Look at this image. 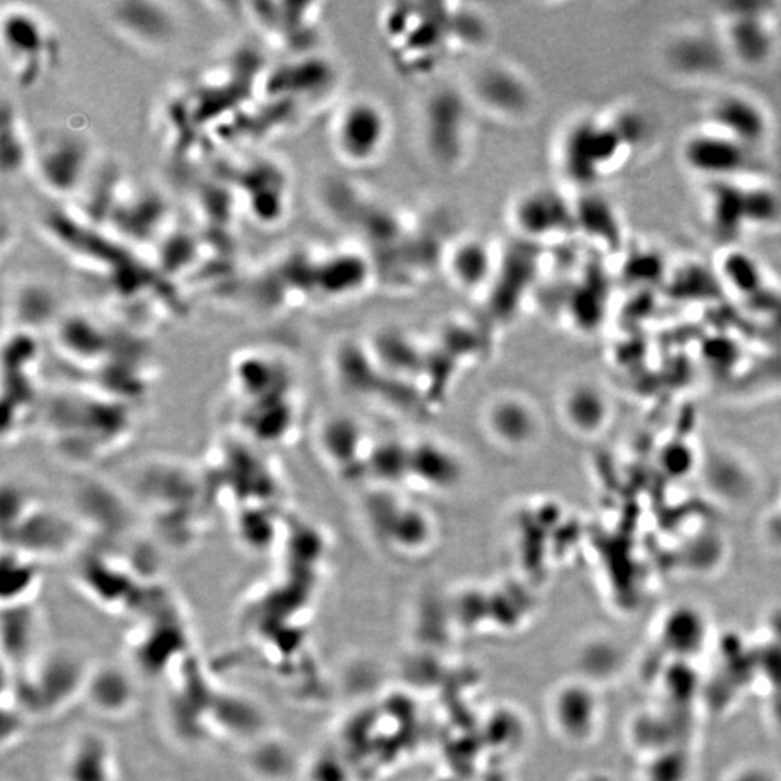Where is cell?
Instances as JSON below:
<instances>
[{
	"label": "cell",
	"mask_w": 781,
	"mask_h": 781,
	"mask_svg": "<svg viewBox=\"0 0 781 781\" xmlns=\"http://www.w3.org/2000/svg\"><path fill=\"white\" fill-rule=\"evenodd\" d=\"M708 126L721 134L761 151L771 134L767 109L748 93H719L708 108Z\"/></svg>",
	"instance_id": "cell-7"
},
{
	"label": "cell",
	"mask_w": 781,
	"mask_h": 781,
	"mask_svg": "<svg viewBox=\"0 0 781 781\" xmlns=\"http://www.w3.org/2000/svg\"><path fill=\"white\" fill-rule=\"evenodd\" d=\"M391 118L371 97H358L346 103L333 125V144L348 164H374L387 151L391 139Z\"/></svg>",
	"instance_id": "cell-2"
},
{
	"label": "cell",
	"mask_w": 781,
	"mask_h": 781,
	"mask_svg": "<svg viewBox=\"0 0 781 781\" xmlns=\"http://www.w3.org/2000/svg\"><path fill=\"white\" fill-rule=\"evenodd\" d=\"M66 781H116L115 755L108 740L96 732H83L68 748L64 763Z\"/></svg>",
	"instance_id": "cell-14"
},
{
	"label": "cell",
	"mask_w": 781,
	"mask_h": 781,
	"mask_svg": "<svg viewBox=\"0 0 781 781\" xmlns=\"http://www.w3.org/2000/svg\"><path fill=\"white\" fill-rule=\"evenodd\" d=\"M498 268V255L484 239H463L453 246L447 256L450 277L466 291L488 287L492 278L498 274Z\"/></svg>",
	"instance_id": "cell-13"
},
{
	"label": "cell",
	"mask_w": 781,
	"mask_h": 781,
	"mask_svg": "<svg viewBox=\"0 0 781 781\" xmlns=\"http://www.w3.org/2000/svg\"><path fill=\"white\" fill-rule=\"evenodd\" d=\"M666 66L683 79H712L719 76L731 58L721 34L687 29L667 42Z\"/></svg>",
	"instance_id": "cell-8"
},
{
	"label": "cell",
	"mask_w": 781,
	"mask_h": 781,
	"mask_svg": "<svg viewBox=\"0 0 781 781\" xmlns=\"http://www.w3.org/2000/svg\"><path fill=\"white\" fill-rule=\"evenodd\" d=\"M512 222L521 235L533 243L563 235L575 225V212L556 191H527L512 206Z\"/></svg>",
	"instance_id": "cell-9"
},
{
	"label": "cell",
	"mask_w": 781,
	"mask_h": 781,
	"mask_svg": "<svg viewBox=\"0 0 781 781\" xmlns=\"http://www.w3.org/2000/svg\"><path fill=\"white\" fill-rule=\"evenodd\" d=\"M724 271L728 280L738 288L751 287L760 278V268L754 259L744 252L729 254L724 262Z\"/></svg>",
	"instance_id": "cell-21"
},
{
	"label": "cell",
	"mask_w": 781,
	"mask_h": 781,
	"mask_svg": "<svg viewBox=\"0 0 781 781\" xmlns=\"http://www.w3.org/2000/svg\"><path fill=\"white\" fill-rule=\"evenodd\" d=\"M757 149L705 126L687 136L682 155L686 167L711 181H737L758 167Z\"/></svg>",
	"instance_id": "cell-3"
},
{
	"label": "cell",
	"mask_w": 781,
	"mask_h": 781,
	"mask_svg": "<svg viewBox=\"0 0 781 781\" xmlns=\"http://www.w3.org/2000/svg\"><path fill=\"white\" fill-rule=\"evenodd\" d=\"M706 207L716 235L731 239L747 226L745 189L737 181H712Z\"/></svg>",
	"instance_id": "cell-17"
},
{
	"label": "cell",
	"mask_w": 781,
	"mask_h": 781,
	"mask_svg": "<svg viewBox=\"0 0 781 781\" xmlns=\"http://www.w3.org/2000/svg\"><path fill=\"white\" fill-rule=\"evenodd\" d=\"M562 167L566 176L589 186L612 170L628 148L612 122L580 119L563 138Z\"/></svg>",
	"instance_id": "cell-1"
},
{
	"label": "cell",
	"mask_w": 781,
	"mask_h": 781,
	"mask_svg": "<svg viewBox=\"0 0 781 781\" xmlns=\"http://www.w3.org/2000/svg\"><path fill=\"white\" fill-rule=\"evenodd\" d=\"M110 18L128 37L144 44H165L173 38L176 29L173 14L161 3H115L110 9Z\"/></svg>",
	"instance_id": "cell-11"
},
{
	"label": "cell",
	"mask_w": 781,
	"mask_h": 781,
	"mask_svg": "<svg viewBox=\"0 0 781 781\" xmlns=\"http://www.w3.org/2000/svg\"><path fill=\"white\" fill-rule=\"evenodd\" d=\"M562 410L570 429L583 436L604 430L612 413L608 395L592 382L572 385L563 397Z\"/></svg>",
	"instance_id": "cell-16"
},
{
	"label": "cell",
	"mask_w": 781,
	"mask_h": 781,
	"mask_svg": "<svg viewBox=\"0 0 781 781\" xmlns=\"http://www.w3.org/2000/svg\"><path fill=\"white\" fill-rule=\"evenodd\" d=\"M366 518L375 536L391 547H421L430 543L433 527L429 518L405 499L392 498L391 489L379 488L366 502Z\"/></svg>",
	"instance_id": "cell-6"
},
{
	"label": "cell",
	"mask_w": 781,
	"mask_h": 781,
	"mask_svg": "<svg viewBox=\"0 0 781 781\" xmlns=\"http://www.w3.org/2000/svg\"><path fill=\"white\" fill-rule=\"evenodd\" d=\"M745 212H747V226L766 228L774 225L781 215L779 196L764 186L745 189Z\"/></svg>",
	"instance_id": "cell-19"
},
{
	"label": "cell",
	"mask_w": 781,
	"mask_h": 781,
	"mask_svg": "<svg viewBox=\"0 0 781 781\" xmlns=\"http://www.w3.org/2000/svg\"><path fill=\"white\" fill-rule=\"evenodd\" d=\"M84 693L97 711L105 715L126 714L135 701L134 686L128 676L112 667L92 670Z\"/></svg>",
	"instance_id": "cell-18"
},
{
	"label": "cell",
	"mask_w": 781,
	"mask_h": 781,
	"mask_svg": "<svg viewBox=\"0 0 781 781\" xmlns=\"http://www.w3.org/2000/svg\"><path fill=\"white\" fill-rule=\"evenodd\" d=\"M24 135L14 113L3 112L2 122V167L3 171H15L25 160Z\"/></svg>",
	"instance_id": "cell-20"
},
{
	"label": "cell",
	"mask_w": 781,
	"mask_h": 781,
	"mask_svg": "<svg viewBox=\"0 0 781 781\" xmlns=\"http://www.w3.org/2000/svg\"><path fill=\"white\" fill-rule=\"evenodd\" d=\"M48 38L40 22L28 12L14 11L3 19V45L21 84L32 83L41 73L42 53L48 51Z\"/></svg>",
	"instance_id": "cell-10"
},
{
	"label": "cell",
	"mask_w": 781,
	"mask_h": 781,
	"mask_svg": "<svg viewBox=\"0 0 781 781\" xmlns=\"http://www.w3.org/2000/svg\"><path fill=\"white\" fill-rule=\"evenodd\" d=\"M770 5L764 3H731L721 28L722 40L731 61L742 66L761 67L776 54L777 34Z\"/></svg>",
	"instance_id": "cell-4"
},
{
	"label": "cell",
	"mask_w": 781,
	"mask_h": 781,
	"mask_svg": "<svg viewBox=\"0 0 781 781\" xmlns=\"http://www.w3.org/2000/svg\"><path fill=\"white\" fill-rule=\"evenodd\" d=\"M486 426L497 442L510 447L530 445L539 431V418L527 401L497 398L486 413Z\"/></svg>",
	"instance_id": "cell-15"
},
{
	"label": "cell",
	"mask_w": 781,
	"mask_h": 781,
	"mask_svg": "<svg viewBox=\"0 0 781 781\" xmlns=\"http://www.w3.org/2000/svg\"><path fill=\"white\" fill-rule=\"evenodd\" d=\"M87 145L79 138L63 135L45 142L38 164L45 184L57 191H68L79 184L87 162Z\"/></svg>",
	"instance_id": "cell-12"
},
{
	"label": "cell",
	"mask_w": 781,
	"mask_h": 781,
	"mask_svg": "<svg viewBox=\"0 0 781 781\" xmlns=\"http://www.w3.org/2000/svg\"><path fill=\"white\" fill-rule=\"evenodd\" d=\"M90 673L77 654L58 650L34 666V672H27L24 701L35 699L38 706L50 711L63 708L77 693H84Z\"/></svg>",
	"instance_id": "cell-5"
}]
</instances>
